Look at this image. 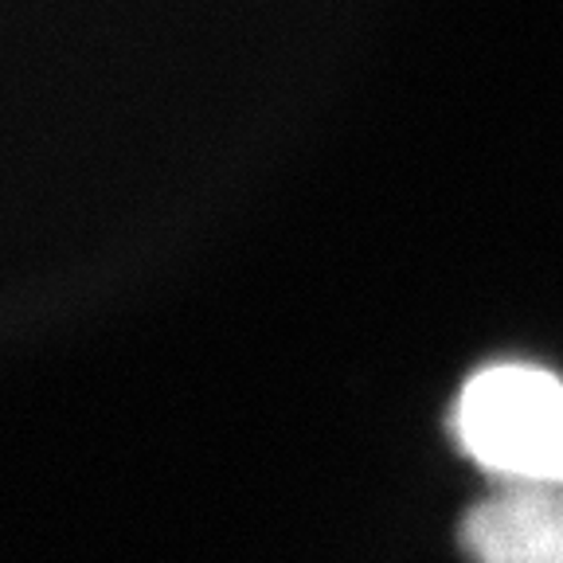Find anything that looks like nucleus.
<instances>
[{
	"instance_id": "obj_2",
	"label": "nucleus",
	"mask_w": 563,
	"mask_h": 563,
	"mask_svg": "<svg viewBox=\"0 0 563 563\" xmlns=\"http://www.w3.org/2000/svg\"><path fill=\"white\" fill-rule=\"evenodd\" d=\"M462 540L474 563H563V485H497Z\"/></svg>"
},
{
	"instance_id": "obj_1",
	"label": "nucleus",
	"mask_w": 563,
	"mask_h": 563,
	"mask_svg": "<svg viewBox=\"0 0 563 563\" xmlns=\"http://www.w3.org/2000/svg\"><path fill=\"white\" fill-rule=\"evenodd\" d=\"M454 439L501 485H563V379L537 364H489L454 404Z\"/></svg>"
}]
</instances>
